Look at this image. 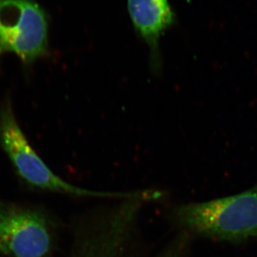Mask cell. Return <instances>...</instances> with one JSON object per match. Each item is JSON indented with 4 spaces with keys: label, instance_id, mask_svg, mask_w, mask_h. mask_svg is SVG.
<instances>
[{
    "label": "cell",
    "instance_id": "cell-6",
    "mask_svg": "<svg viewBox=\"0 0 257 257\" xmlns=\"http://www.w3.org/2000/svg\"><path fill=\"white\" fill-rule=\"evenodd\" d=\"M128 10L134 26L150 48L151 64L158 71L160 39L175 22L171 5L168 0H128Z\"/></svg>",
    "mask_w": 257,
    "mask_h": 257
},
{
    "label": "cell",
    "instance_id": "cell-1",
    "mask_svg": "<svg viewBox=\"0 0 257 257\" xmlns=\"http://www.w3.org/2000/svg\"><path fill=\"white\" fill-rule=\"evenodd\" d=\"M141 196L116 200L75 218L71 257H132L136 250Z\"/></svg>",
    "mask_w": 257,
    "mask_h": 257
},
{
    "label": "cell",
    "instance_id": "cell-3",
    "mask_svg": "<svg viewBox=\"0 0 257 257\" xmlns=\"http://www.w3.org/2000/svg\"><path fill=\"white\" fill-rule=\"evenodd\" d=\"M0 142L19 176L35 188L76 197L120 200L133 197L139 191L114 192L82 188L55 175L37 155L20 128L10 102L0 109Z\"/></svg>",
    "mask_w": 257,
    "mask_h": 257
},
{
    "label": "cell",
    "instance_id": "cell-5",
    "mask_svg": "<svg viewBox=\"0 0 257 257\" xmlns=\"http://www.w3.org/2000/svg\"><path fill=\"white\" fill-rule=\"evenodd\" d=\"M52 244V223L45 211L14 205L0 206V254L46 257Z\"/></svg>",
    "mask_w": 257,
    "mask_h": 257
},
{
    "label": "cell",
    "instance_id": "cell-2",
    "mask_svg": "<svg viewBox=\"0 0 257 257\" xmlns=\"http://www.w3.org/2000/svg\"><path fill=\"white\" fill-rule=\"evenodd\" d=\"M183 232L240 243L257 238V186L244 192L203 202L181 204L170 213Z\"/></svg>",
    "mask_w": 257,
    "mask_h": 257
},
{
    "label": "cell",
    "instance_id": "cell-4",
    "mask_svg": "<svg viewBox=\"0 0 257 257\" xmlns=\"http://www.w3.org/2000/svg\"><path fill=\"white\" fill-rule=\"evenodd\" d=\"M47 15L32 0H0V55L13 53L25 64L48 50Z\"/></svg>",
    "mask_w": 257,
    "mask_h": 257
}]
</instances>
